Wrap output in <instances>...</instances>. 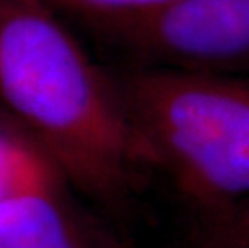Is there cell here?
<instances>
[{
  "label": "cell",
  "mask_w": 249,
  "mask_h": 248,
  "mask_svg": "<svg viewBox=\"0 0 249 248\" xmlns=\"http://www.w3.org/2000/svg\"><path fill=\"white\" fill-rule=\"evenodd\" d=\"M0 110L63 181L123 216L151 170L111 73L40 0H0Z\"/></svg>",
  "instance_id": "1"
},
{
  "label": "cell",
  "mask_w": 249,
  "mask_h": 248,
  "mask_svg": "<svg viewBox=\"0 0 249 248\" xmlns=\"http://www.w3.org/2000/svg\"><path fill=\"white\" fill-rule=\"evenodd\" d=\"M111 76L150 168L196 213L249 197V75L130 65Z\"/></svg>",
  "instance_id": "2"
},
{
  "label": "cell",
  "mask_w": 249,
  "mask_h": 248,
  "mask_svg": "<svg viewBox=\"0 0 249 248\" xmlns=\"http://www.w3.org/2000/svg\"><path fill=\"white\" fill-rule=\"evenodd\" d=\"M95 29L132 66L249 75V0H174Z\"/></svg>",
  "instance_id": "3"
},
{
  "label": "cell",
  "mask_w": 249,
  "mask_h": 248,
  "mask_svg": "<svg viewBox=\"0 0 249 248\" xmlns=\"http://www.w3.org/2000/svg\"><path fill=\"white\" fill-rule=\"evenodd\" d=\"M60 182L47 163L0 197V248H98L63 205Z\"/></svg>",
  "instance_id": "4"
},
{
  "label": "cell",
  "mask_w": 249,
  "mask_h": 248,
  "mask_svg": "<svg viewBox=\"0 0 249 248\" xmlns=\"http://www.w3.org/2000/svg\"><path fill=\"white\" fill-rule=\"evenodd\" d=\"M195 248H249V197L198 213Z\"/></svg>",
  "instance_id": "5"
},
{
  "label": "cell",
  "mask_w": 249,
  "mask_h": 248,
  "mask_svg": "<svg viewBox=\"0 0 249 248\" xmlns=\"http://www.w3.org/2000/svg\"><path fill=\"white\" fill-rule=\"evenodd\" d=\"M50 163L28 137L0 124V197Z\"/></svg>",
  "instance_id": "6"
},
{
  "label": "cell",
  "mask_w": 249,
  "mask_h": 248,
  "mask_svg": "<svg viewBox=\"0 0 249 248\" xmlns=\"http://www.w3.org/2000/svg\"><path fill=\"white\" fill-rule=\"evenodd\" d=\"M50 10L71 13L93 28L142 17L174 0H40Z\"/></svg>",
  "instance_id": "7"
}]
</instances>
